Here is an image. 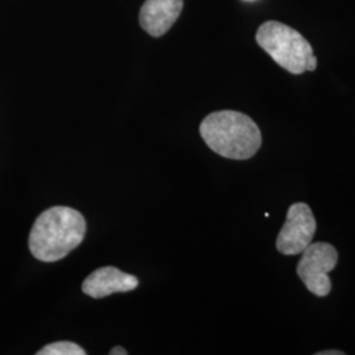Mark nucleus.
<instances>
[{"label":"nucleus","mask_w":355,"mask_h":355,"mask_svg":"<svg viewBox=\"0 0 355 355\" xmlns=\"http://www.w3.org/2000/svg\"><path fill=\"white\" fill-rule=\"evenodd\" d=\"M86 234V220L70 207H51L38 216L29 234V250L41 262H57L78 248Z\"/></svg>","instance_id":"f257e3e1"},{"label":"nucleus","mask_w":355,"mask_h":355,"mask_svg":"<svg viewBox=\"0 0 355 355\" xmlns=\"http://www.w3.org/2000/svg\"><path fill=\"white\" fill-rule=\"evenodd\" d=\"M200 136L216 154L243 161L249 159L262 145L261 129L253 119L237 111H217L200 124Z\"/></svg>","instance_id":"f03ea898"},{"label":"nucleus","mask_w":355,"mask_h":355,"mask_svg":"<svg viewBox=\"0 0 355 355\" xmlns=\"http://www.w3.org/2000/svg\"><path fill=\"white\" fill-rule=\"evenodd\" d=\"M258 45L291 74L308 71V61L313 54L311 44L297 31L279 21H266L258 28Z\"/></svg>","instance_id":"7ed1b4c3"},{"label":"nucleus","mask_w":355,"mask_h":355,"mask_svg":"<svg viewBox=\"0 0 355 355\" xmlns=\"http://www.w3.org/2000/svg\"><path fill=\"white\" fill-rule=\"evenodd\" d=\"M338 262V253L328 242L311 243L297 263V275L308 291L318 297H325L331 291L329 272Z\"/></svg>","instance_id":"20e7f679"},{"label":"nucleus","mask_w":355,"mask_h":355,"mask_svg":"<svg viewBox=\"0 0 355 355\" xmlns=\"http://www.w3.org/2000/svg\"><path fill=\"white\" fill-rule=\"evenodd\" d=\"M316 227V218L308 204H292L277 239L278 252L283 255L303 253L313 241Z\"/></svg>","instance_id":"39448f33"},{"label":"nucleus","mask_w":355,"mask_h":355,"mask_svg":"<svg viewBox=\"0 0 355 355\" xmlns=\"http://www.w3.org/2000/svg\"><path fill=\"white\" fill-rule=\"evenodd\" d=\"M139 280L135 275L125 274L114 266L102 267L89 274L83 282L82 290L89 297L101 299L117 292L133 291Z\"/></svg>","instance_id":"423d86ee"},{"label":"nucleus","mask_w":355,"mask_h":355,"mask_svg":"<svg viewBox=\"0 0 355 355\" xmlns=\"http://www.w3.org/2000/svg\"><path fill=\"white\" fill-rule=\"evenodd\" d=\"M182 8L183 0H146L141 7L140 26L150 36H164L177 21Z\"/></svg>","instance_id":"0eeeda50"},{"label":"nucleus","mask_w":355,"mask_h":355,"mask_svg":"<svg viewBox=\"0 0 355 355\" xmlns=\"http://www.w3.org/2000/svg\"><path fill=\"white\" fill-rule=\"evenodd\" d=\"M38 355H85L86 352L74 343L70 341H60L51 343L42 347L37 353Z\"/></svg>","instance_id":"6e6552de"},{"label":"nucleus","mask_w":355,"mask_h":355,"mask_svg":"<svg viewBox=\"0 0 355 355\" xmlns=\"http://www.w3.org/2000/svg\"><path fill=\"white\" fill-rule=\"evenodd\" d=\"M318 355H343L345 353L343 352H340V350H324V352H318L316 353Z\"/></svg>","instance_id":"1a4fd4ad"},{"label":"nucleus","mask_w":355,"mask_h":355,"mask_svg":"<svg viewBox=\"0 0 355 355\" xmlns=\"http://www.w3.org/2000/svg\"><path fill=\"white\" fill-rule=\"evenodd\" d=\"M110 354L111 355H125L127 354V352L123 349V347H119V346H116L114 347L111 352H110Z\"/></svg>","instance_id":"9d476101"}]
</instances>
